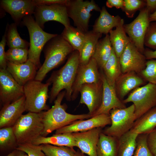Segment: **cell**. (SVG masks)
Here are the masks:
<instances>
[{
  "label": "cell",
  "mask_w": 156,
  "mask_h": 156,
  "mask_svg": "<svg viewBox=\"0 0 156 156\" xmlns=\"http://www.w3.org/2000/svg\"><path fill=\"white\" fill-rule=\"evenodd\" d=\"M65 65L53 72L47 82L52 84L49 96V102L54 101L61 91L64 89L65 97L71 100L72 87L79 65V52L75 50L70 54Z\"/></svg>",
  "instance_id": "1"
},
{
  "label": "cell",
  "mask_w": 156,
  "mask_h": 156,
  "mask_svg": "<svg viewBox=\"0 0 156 156\" xmlns=\"http://www.w3.org/2000/svg\"><path fill=\"white\" fill-rule=\"evenodd\" d=\"M65 91L61 92L54 101V105L49 109L41 112L44 129L41 135L47 137L54 131L70 125L80 120L91 118L88 114H73L66 112L67 106L61 104Z\"/></svg>",
  "instance_id": "2"
},
{
  "label": "cell",
  "mask_w": 156,
  "mask_h": 156,
  "mask_svg": "<svg viewBox=\"0 0 156 156\" xmlns=\"http://www.w3.org/2000/svg\"><path fill=\"white\" fill-rule=\"evenodd\" d=\"M47 43L44 49V61L34 79L41 82L49 71L62 64L75 51L61 35H57Z\"/></svg>",
  "instance_id": "3"
},
{
  "label": "cell",
  "mask_w": 156,
  "mask_h": 156,
  "mask_svg": "<svg viewBox=\"0 0 156 156\" xmlns=\"http://www.w3.org/2000/svg\"><path fill=\"white\" fill-rule=\"evenodd\" d=\"M22 22L27 28L29 35L28 60L39 69L41 66L40 57L42 50L46 44L57 34H50L44 31L31 15L25 17Z\"/></svg>",
  "instance_id": "4"
},
{
  "label": "cell",
  "mask_w": 156,
  "mask_h": 156,
  "mask_svg": "<svg viewBox=\"0 0 156 156\" xmlns=\"http://www.w3.org/2000/svg\"><path fill=\"white\" fill-rule=\"evenodd\" d=\"M18 144L32 143L44 129L41 112L23 114L12 126Z\"/></svg>",
  "instance_id": "5"
},
{
  "label": "cell",
  "mask_w": 156,
  "mask_h": 156,
  "mask_svg": "<svg viewBox=\"0 0 156 156\" xmlns=\"http://www.w3.org/2000/svg\"><path fill=\"white\" fill-rule=\"evenodd\" d=\"M50 85L49 83H44L34 79L23 86L26 111L38 113L49 109L47 101L49 98L48 88Z\"/></svg>",
  "instance_id": "6"
},
{
  "label": "cell",
  "mask_w": 156,
  "mask_h": 156,
  "mask_svg": "<svg viewBox=\"0 0 156 156\" xmlns=\"http://www.w3.org/2000/svg\"><path fill=\"white\" fill-rule=\"evenodd\" d=\"M135 110L133 104L125 108L112 109L109 112L111 126L103 130V133L119 139L132 128L136 120Z\"/></svg>",
  "instance_id": "7"
},
{
  "label": "cell",
  "mask_w": 156,
  "mask_h": 156,
  "mask_svg": "<svg viewBox=\"0 0 156 156\" xmlns=\"http://www.w3.org/2000/svg\"><path fill=\"white\" fill-rule=\"evenodd\" d=\"M122 102H132L135 107L136 120L156 106V85L148 83L132 91Z\"/></svg>",
  "instance_id": "8"
},
{
  "label": "cell",
  "mask_w": 156,
  "mask_h": 156,
  "mask_svg": "<svg viewBox=\"0 0 156 156\" xmlns=\"http://www.w3.org/2000/svg\"><path fill=\"white\" fill-rule=\"evenodd\" d=\"M66 6L68 17L76 27L84 33L88 31L91 12H100L101 10L93 0H69Z\"/></svg>",
  "instance_id": "9"
},
{
  "label": "cell",
  "mask_w": 156,
  "mask_h": 156,
  "mask_svg": "<svg viewBox=\"0 0 156 156\" xmlns=\"http://www.w3.org/2000/svg\"><path fill=\"white\" fill-rule=\"evenodd\" d=\"M149 14L146 7L140 10L137 17L129 23L124 24L123 27L130 42L137 49L143 54L145 50L144 38L150 22Z\"/></svg>",
  "instance_id": "10"
},
{
  "label": "cell",
  "mask_w": 156,
  "mask_h": 156,
  "mask_svg": "<svg viewBox=\"0 0 156 156\" xmlns=\"http://www.w3.org/2000/svg\"><path fill=\"white\" fill-rule=\"evenodd\" d=\"M35 21L42 29L44 23L55 21L62 24L65 27L71 25L66 5L59 4L39 5L36 6L34 14Z\"/></svg>",
  "instance_id": "11"
},
{
  "label": "cell",
  "mask_w": 156,
  "mask_h": 156,
  "mask_svg": "<svg viewBox=\"0 0 156 156\" xmlns=\"http://www.w3.org/2000/svg\"><path fill=\"white\" fill-rule=\"evenodd\" d=\"M97 64L92 58L84 65H79L72 87L71 100L77 97L81 87L85 84L96 83L101 80L100 72Z\"/></svg>",
  "instance_id": "12"
},
{
  "label": "cell",
  "mask_w": 156,
  "mask_h": 156,
  "mask_svg": "<svg viewBox=\"0 0 156 156\" xmlns=\"http://www.w3.org/2000/svg\"><path fill=\"white\" fill-rule=\"evenodd\" d=\"M24 95L23 86L18 84L6 69H0V100L3 105Z\"/></svg>",
  "instance_id": "13"
},
{
  "label": "cell",
  "mask_w": 156,
  "mask_h": 156,
  "mask_svg": "<svg viewBox=\"0 0 156 156\" xmlns=\"http://www.w3.org/2000/svg\"><path fill=\"white\" fill-rule=\"evenodd\" d=\"M122 73L133 72L138 75L146 66L147 60L130 42L119 58Z\"/></svg>",
  "instance_id": "14"
},
{
  "label": "cell",
  "mask_w": 156,
  "mask_h": 156,
  "mask_svg": "<svg viewBox=\"0 0 156 156\" xmlns=\"http://www.w3.org/2000/svg\"><path fill=\"white\" fill-rule=\"evenodd\" d=\"M79 92L81 94L79 103L85 104L87 106L88 113L92 117L101 104L103 93L102 80L98 83L83 85Z\"/></svg>",
  "instance_id": "15"
},
{
  "label": "cell",
  "mask_w": 156,
  "mask_h": 156,
  "mask_svg": "<svg viewBox=\"0 0 156 156\" xmlns=\"http://www.w3.org/2000/svg\"><path fill=\"white\" fill-rule=\"evenodd\" d=\"M111 120L109 114H102L87 120H80L55 131V134L67 133L83 132L92 129L103 127L111 125Z\"/></svg>",
  "instance_id": "16"
},
{
  "label": "cell",
  "mask_w": 156,
  "mask_h": 156,
  "mask_svg": "<svg viewBox=\"0 0 156 156\" xmlns=\"http://www.w3.org/2000/svg\"><path fill=\"white\" fill-rule=\"evenodd\" d=\"M0 6L17 25L25 17L34 14L36 5L34 0H1Z\"/></svg>",
  "instance_id": "17"
},
{
  "label": "cell",
  "mask_w": 156,
  "mask_h": 156,
  "mask_svg": "<svg viewBox=\"0 0 156 156\" xmlns=\"http://www.w3.org/2000/svg\"><path fill=\"white\" fill-rule=\"evenodd\" d=\"M100 72L103 85L102 102L99 108L92 117L102 114L109 115L110 111L113 109L126 107L118 97L115 88L108 83L103 70Z\"/></svg>",
  "instance_id": "18"
},
{
  "label": "cell",
  "mask_w": 156,
  "mask_h": 156,
  "mask_svg": "<svg viewBox=\"0 0 156 156\" xmlns=\"http://www.w3.org/2000/svg\"><path fill=\"white\" fill-rule=\"evenodd\" d=\"M102 128L98 127L83 132L72 133L76 147L89 156H97L96 149Z\"/></svg>",
  "instance_id": "19"
},
{
  "label": "cell",
  "mask_w": 156,
  "mask_h": 156,
  "mask_svg": "<svg viewBox=\"0 0 156 156\" xmlns=\"http://www.w3.org/2000/svg\"><path fill=\"white\" fill-rule=\"evenodd\" d=\"M24 95L16 100L3 105L0 112V128L12 127L26 111Z\"/></svg>",
  "instance_id": "20"
},
{
  "label": "cell",
  "mask_w": 156,
  "mask_h": 156,
  "mask_svg": "<svg viewBox=\"0 0 156 156\" xmlns=\"http://www.w3.org/2000/svg\"><path fill=\"white\" fill-rule=\"evenodd\" d=\"M38 69L37 67L28 60L25 62L21 64L8 62L6 68L15 81L23 86L28 81L34 79Z\"/></svg>",
  "instance_id": "21"
},
{
  "label": "cell",
  "mask_w": 156,
  "mask_h": 156,
  "mask_svg": "<svg viewBox=\"0 0 156 156\" xmlns=\"http://www.w3.org/2000/svg\"><path fill=\"white\" fill-rule=\"evenodd\" d=\"M147 82L139 75L133 72L122 73L116 81L115 88L118 98L123 100L131 91L145 85Z\"/></svg>",
  "instance_id": "22"
},
{
  "label": "cell",
  "mask_w": 156,
  "mask_h": 156,
  "mask_svg": "<svg viewBox=\"0 0 156 156\" xmlns=\"http://www.w3.org/2000/svg\"><path fill=\"white\" fill-rule=\"evenodd\" d=\"M121 19L118 15L114 16L110 14L103 6L93 26L92 31L96 33L107 35L113 28L118 25Z\"/></svg>",
  "instance_id": "23"
},
{
  "label": "cell",
  "mask_w": 156,
  "mask_h": 156,
  "mask_svg": "<svg viewBox=\"0 0 156 156\" xmlns=\"http://www.w3.org/2000/svg\"><path fill=\"white\" fill-rule=\"evenodd\" d=\"M102 34L92 30L85 33V39L79 52V65L87 64L92 58L95 51L97 44Z\"/></svg>",
  "instance_id": "24"
},
{
  "label": "cell",
  "mask_w": 156,
  "mask_h": 156,
  "mask_svg": "<svg viewBox=\"0 0 156 156\" xmlns=\"http://www.w3.org/2000/svg\"><path fill=\"white\" fill-rule=\"evenodd\" d=\"M124 21L121 18L118 25L109 32L110 41L117 57L119 58L130 42L124 30Z\"/></svg>",
  "instance_id": "25"
},
{
  "label": "cell",
  "mask_w": 156,
  "mask_h": 156,
  "mask_svg": "<svg viewBox=\"0 0 156 156\" xmlns=\"http://www.w3.org/2000/svg\"><path fill=\"white\" fill-rule=\"evenodd\" d=\"M156 128V106L135 121L131 129L138 134H148Z\"/></svg>",
  "instance_id": "26"
},
{
  "label": "cell",
  "mask_w": 156,
  "mask_h": 156,
  "mask_svg": "<svg viewBox=\"0 0 156 156\" xmlns=\"http://www.w3.org/2000/svg\"><path fill=\"white\" fill-rule=\"evenodd\" d=\"M32 143L37 145L49 144L58 146H66L72 148L76 146L72 133L55 134L49 137L41 135L35 140Z\"/></svg>",
  "instance_id": "27"
},
{
  "label": "cell",
  "mask_w": 156,
  "mask_h": 156,
  "mask_svg": "<svg viewBox=\"0 0 156 156\" xmlns=\"http://www.w3.org/2000/svg\"><path fill=\"white\" fill-rule=\"evenodd\" d=\"M109 35H106L99 39L97 44L94 53L92 57L96 62L101 69L110 57L112 50Z\"/></svg>",
  "instance_id": "28"
},
{
  "label": "cell",
  "mask_w": 156,
  "mask_h": 156,
  "mask_svg": "<svg viewBox=\"0 0 156 156\" xmlns=\"http://www.w3.org/2000/svg\"><path fill=\"white\" fill-rule=\"evenodd\" d=\"M118 144V139L102 132L97 146V156H117Z\"/></svg>",
  "instance_id": "29"
},
{
  "label": "cell",
  "mask_w": 156,
  "mask_h": 156,
  "mask_svg": "<svg viewBox=\"0 0 156 156\" xmlns=\"http://www.w3.org/2000/svg\"><path fill=\"white\" fill-rule=\"evenodd\" d=\"M139 134L130 130L118 139L117 156H132L136 145Z\"/></svg>",
  "instance_id": "30"
},
{
  "label": "cell",
  "mask_w": 156,
  "mask_h": 156,
  "mask_svg": "<svg viewBox=\"0 0 156 156\" xmlns=\"http://www.w3.org/2000/svg\"><path fill=\"white\" fill-rule=\"evenodd\" d=\"M101 70L109 84L115 88L116 80L122 73L119 58L116 56L113 48L110 57Z\"/></svg>",
  "instance_id": "31"
},
{
  "label": "cell",
  "mask_w": 156,
  "mask_h": 156,
  "mask_svg": "<svg viewBox=\"0 0 156 156\" xmlns=\"http://www.w3.org/2000/svg\"><path fill=\"white\" fill-rule=\"evenodd\" d=\"M61 35L75 50L79 51L85 39V33L72 26L65 27Z\"/></svg>",
  "instance_id": "32"
},
{
  "label": "cell",
  "mask_w": 156,
  "mask_h": 156,
  "mask_svg": "<svg viewBox=\"0 0 156 156\" xmlns=\"http://www.w3.org/2000/svg\"><path fill=\"white\" fill-rule=\"evenodd\" d=\"M17 25L14 23L6 26L5 32L8 45L9 48L28 49L29 43L21 37L17 31Z\"/></svg>",
  "instance_id": "33"
},
{
  "label": "cell",
  "mask_w": 156,
  "mask_h": 156,
  "mask_svg": "<svg viewBox=\"0 0 156 156\" xmlns=\"http://www.w3.org/2000/svg\"><path fill=\"white\" fill-rule=\"evenodd\" d=\"M40 145L46 156H77L79 154V152L76 151L73 148L68 146L49 144Z\"/></svg>",
  "instance_id": "34"
},
{
  "label": "cell",
  "mask_w": 156,
  "mask_h": 156,
  "mask_svg": "<svg viewBox=\"0 0 156 156\" xmlns=\"http://www.w3.org/2000/svg\"><path fill=\"white\" fill-rule=\"evenodd\" d=\"M18 145L12 127H4L0 129V148L3 150L11 148L15 149Z\"/></svg>",
  "instance_id": "35"
},
{
  "label": "cell",
  "mask_w": 156,
  "mask_h": 156,
  "mask_svg": "<svg viewBox=\"0 0 156 156\" xmlns=\"http://www.w3.org/2000/svg\"><path fill=\"white\" fill-rule=\"evenodd\" d=\"M28 49L23 48H9L5 53L8 62L15 64L25 62L28 60Z\"/></svg>",
  "instance_id": "36"
},
{
  "label": "cell",
  "mask_w": 156,
  "mask_h": 156,
  "mask_svg": "<svg viewBox=\"0 0 156 156\" xmlns=\"http://www.w3.org/2000/svg\"><path fill=\"white\" fill-rule=\"evenodd\" d=\"M139 75L146 82L156 85V59L147 61L145 68Z\"/></svg>",
  "instance_id": "37"
},
{
  "label": "cell",
  "mask_w": 156,
  "mask_h": 156,
  "mask_svg": "<svg viewBox=\"0 0 156 156\" xmlns=\"http://www.w3.org/2000/svg\"><path fill=\"white\" fill-rule=\"evenodd\" d=\"M145 0H124V5L122 9L129 18H132L138 10L145 7Z\"/></svg>",
  "instance_id": "38"
},
{
  "label": "cell",
  "mask_w": 156,
  "mask_h": 156,
  "mask_svg": "<svg viewBox=\"0 0 156 156\" xmlns=\"http://www.w3.org/2000/svg\"><path fill=\"white\" fill-rule=\"evenodd\" d=\"M148 134H139L134 156H153L148 147L147 139Z\"/></svg>",
  "instance_id": "39"
},
{
  "label": "cell",
  "mask_w": 156,
  "mask_h": 156,
  "mask_svg": "<svg viewBox=\"0 0 156 156\" xmlns=\"http://www.w3.org/2000/svg\"><path fill=\"white\" fill-rule=\"evenodd\" d=\"M144 44L153 50L156 49V21L150 22L145 35Z\"/></svg>",
  "instance_id": "40"
},
{
  "label": "cell",
  "mask_w": 156,
  "mask_h": 156,
  "mask_svg": "<svg viewBox=\"0 0 156 156\" xmlns=\"http://www.w3.org/2000/svg\"><path fill=\"white\" fill-rule=\"evenodd\" d=\"M15 149L25 153L28 156H46L42 151L40 145L32 143L18 144Z\"/></svg>",
  "instance_id": "41"
},
{
  "label": "cell",
  "mask_w": 156,
  "mask_h": 156,
  "mask_svg": "<svg viewBox=\"0 0 156 156\" xmlns=\"http://www.w3.org/2000/svg\"><path fill=\"white\" fill-rule=\"evenodd\" d=\"M6 41V32L5 31L0 42V69H6L8 61L5 51Z\"/></svg>",
  "instance_id": "42"
},
{
  "label": "cell",
  "mask_w": 156,
  "mask_h": 156,
  "mask_svg": "<svg viewBox=\"0 0 156 156\" xmlns=\"http://www.w3.org/2000/svg\"><path fill=\"white\" fill-rule=\"evenodd\" d=\"M147 143L153 156H156V128L148 134Z\"/></svg>",
  "instance_id": "43"
},
{
  "label": "cell",
  "mask_w": 156,
  "mask_h": 156,
  "mask_svg": "<svg viewBox=\"0 0 156 156\" xmlns=\"http://www.w3.org/2000/svg\"><path fill=\"white\" fill-rule=\"evenodd\" d=\"M69 0H34L36 5H51L59 4L66 5Z\"/></svg>",
  "instance_id": "44"
},
{
  "label": "cell",
  "mask_w": 156,
  "mask_h": 156,
  "mask_svg": "<svg viewBox=\"0 0 156 156\" xmlns=\"http://www.w3.org/2000/svg\"><path fill=\"white\" fill-rule=\"evenodd\" d=\"M106 6L109 8L115 7L117 9L123 8L124 0H107L106 2Z\"/></svg>",
  "instance_id": "45"
},
{
  "label": "cell",
  "mask_w": 156,
  "mask_h": 156,
  "mask_svg": "<svg viewBox=\"0 0 156 156\" xmlns=\"http://www.w3.org/2000/svg\"><path fill=\"white\" fill-rule=\"evenodd\" d=\"M145 1L146 3L145 7L149 15L156 11V0H146Z\"/></svg>",
  "instance_id": "46"
},
{
  "label": "cell",
  "mask_w": 156,
  "mask_h": 156,
  "mask_svg": "<svg viewBox=\"0 0 156 156\" xmlns=\"http://www.w3.org/2000/svg\"><path fill=\"white\" fill-rule=\"evenodd\" d=\"M143 54L145 56L146 59H156V49L152 50L149 48L145 49Z\"/></svg>",
  "instance_id": "47"
},
{
  "label": "cell",
  "mask_w": 156,
  "mask_h": 156,
  "mask_svg": "<svg viewBox=\"0 0 156 156\" xmlns=\"http://www.w3.org/2000/svg\"><path fill=\"white\" fill-rule=\"evenodd\" d=\"M23 152L16 149L13 151L6 156H21Z\"/></svg>",
  "instance_id": "48"
},
{
  "label": "cell",
  "mask_w": 156,
  "mask_h": 156,
  "mask_svg": "<svg viewBox=\"0 0 156 156\" xmlns=\"http://www.w3.org/2000/svg\"><path fill=\"white\" fill-rule=\"evenodd\" d=\"M149 19L150 22L156 21V11L149 15Z\"/></svg>",
  "instance_id": "49"
},
{
  "label": "cell",
  "mask_w": 156,
  "mask_h": 156,
  "mask_svg": "<svg viewBox=\"0 0 156 156\" xmlns=\"http://www.w3.org/2000/svg\"><path fill=\"white\" fill-rule=\"evenodd\" d=\"M77 156H86L84 154L82 153L81 152H79V154Z\"/></svg>",
  "instance_id": "50"
},
{
  "label": "cell",
  "mask_w": 156,
  "mask_h": 156,
  "mask_svg": "<svg viewBox=\"0 0 156 156\" xmlns=\"http://www.w3.org/2000/svg\"><path fill=\"white\" fill-rule=\"evenodd\" d=\"M21 156H28V155H26L24 154L23 153Z\"/></svg>",
  "instance_id": "51"
}]
</instances>
